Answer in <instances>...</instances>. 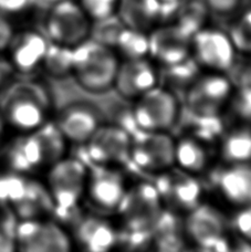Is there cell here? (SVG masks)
<instances>
[{"mask_svg": "<svg viewBox=\"0 0 251 252\" xmlns=\"http://www.w3.org/2000/svg\"><path fill=\"white\" fill-rule=\"evenodd\" d=\"M116 210L122 219L127 244L141 247L152 241V232L165 209L154 184L142 182L126 189Z\"/></svg>", "mask_w": 251, "mask_h": 252, "instance_id": "cell-1", "label": "cell"}, {"mask_svg": "<svg viewBox=\"0 0 251 252\" xmlns=\"http://www.w3.org/2000/svg\"><path fill=\"white\" fill-rule=\"evenodd\" d=\"M119 64L114 49L96 39L88 38L73 48L72 74L90 92H104L113 87Z\"/></svg>", "mask_w": 251, "mask_h": 252, "instance_id": "cell-2", "label": "cell"}, {"mask_svg": "<svg viewBox=\"0 0 251 252\" xmlns=\"http://www.w3.org/2000/svg\"><path fill=\"white\" fill-rule=\"evenodd\" d=\"M88 168L75 158H63L49 167L47 188L53 202V211L63 219L79 208L87 191Z\"/></svg>", "mask_w": 251, "mask_h": 252, "instance_id": "cell-3", "label": "cell"}, {"mask_svg": "<svg viewBox=\"0 0 251 252\" xmlns=\"http://www.w3.org/2000/svg\"><path fill=\"white\" fill-rule=\"evenodd\" d=\"M46 98L34 84H13L4 90L0 98V113L4 122L27 133L46 122Z\"/></svg>", "mask_w": 251, "mask_h": 252, "instance_id": "cell-4", "label": "cell"}, {"mask_svg": "<svg viewBox=\"0 0 251 252\" xmlns=\"http://www.w3.org/2000/svg\"><path fill=\"white\" fill-rule=\"evenodd\" d=\"M178 111L175 94L157 85L136 98L131 118L138 130L166 132L176 122Z\"/></svg>", "mask_w": 251, "mask_h": 252, "instance_id": "cell-5", "label": "cell"}, {"mask_svg": "<svg viewBox=\"0 0 251 252\" xmlns=\"http://www.w3.org/2000/svg\"><path fill=\"white\" fill-rule=\"evenodd\" d=\"M91 21L79 2L63 0L50 7L46 20L47 35L53 43L74 48L89 38Z\"/></svg>", "mask_w": 251, "mask_h": 252, "instance_id": "cell-6", "label": "cell"}, {"mask_svg": "<svg viewBox=\"0 0 251 252\" xmlns=\"http://www.w3.org/2000/svg\"><path fill=\"white\" fill-rule=\"evenodd\" d=\"M184 232L198 248L209 251L228 250L227 221L216 207L203 201L184 220Z\"/></svg>", "mask_w": 251, "mask_h": 252, "instance_id": "cell-7", "label": "cell"}, {"mask_svg": "<svg viewBox=\"0 0 251 252\" xmlns=\"http://www.w3.org/2000/svg\"><path fill=\"white\" fill-rule=\"evenodd\" d=\"M154 185L164 209L176 215H186L201 202L203 188L198 179L178 167L173 166L157 174Z\"/></svg>", "mask_w": 251, "mask_h": 252, "instance_id": "cell-8", "label": "cell"}, {"mask_svg": "<svg viewBox=\"0 0 251 252\" xmlns=\"http://www.w3.org/2000/svg\"><path fill=\"white\" fill-rule=\"evenodd\" d=\"M234 91L227 76L218 72L199 75L185 92L188 111L194 116L219 115Z\"/></svg>", "mask_w": 251, "mask_h": 252, "instance_id": "cell-9", "label": "cell"}, {"mask_svg": "<svg viewBox=\"0 0 251 252\" xmlns=\"http://www.w3.org/2000/svg\"><path fill=\"white\" fill-rule=\"evenodd\" d=\"M175 141L166 132L138 130L132 136L129 159L147 173L159 174L175 166Z\"/></svg>", "mask_w": 251, "mask_h": 252, "instance_id": "cell-10", "label": "cell"}, {"mask_svg": "<svg viewBox=\"0 0 251 252\" xmlns=\"http://www.w3.org/2000/svg\"><path fill=\"white\" fill-rule=\"evenodd\" d=\"M236 49L228 32L220 29H203L191 37V56L200 67L222 73L235 62Z\"/></svg>", "mask_w": 251, "mask_h": 252, "instance_id": "cell-11", "label": "cell"}, {"mask_svg": "<svg viewBox=\"0 0 251 252\" xmlns=\"http://www.w3.org/2000/svg\"><path fill=\"white\" fill-rule=\"evenodd\" d=\"M15 240L19 250L26 252H66L72 244L63 228L40 218L18 223Z\"/></svg>", "mask_w": 251, "mask_h": 252, "instance_id": "cell-12", "label": "cell"}, {"mask_svg": "<svg viewBox=\"0 0 251 252\" xmlns=\"http://www.w3.org/2000/svg\"><path fill=\"white\" fill-rule=\"evenodd\" d=\"M131 145L132 135L126 128L102 124L85 143V151L93 164L113 166L129 159Z\"/></svg>", "mask_w": 251, "mask_h": 252, "instance_id": "cell-13", "label": "cell"}, {"mask_svg": "<svg viewBox=\"0 0 251 252\" xmlns=\"http://www.w3.org/2000/svg\"><path fill=\"white\" fill-rule=\"evenodd\" d=\"M150 52L160 65H170L191 56V37L174 24L154 27L149 32Z\"/></svg>", "mask_w": 251, "mask_h": 252, "instance_id": "cell-14", "label": "cell"}, {"mask_svg": "<svg viewBox=\"0 0 251 252\" xmlns=\"http://www.w3.org/2000/svg\"><path fill=\"white\" fill-rule=\"evenodd\" d=\"M95 166L88 175L85 195L98 208L116 210L127 189L125 178L112 166Z\"/></svg>", "mask_w": 251, "mask_h": 252, "instance_id": "cell-15", "label": "cell"}, {"mask_svg": "<svg viewBox=\"0 0 251 252\" xmlns=\"http://www.w3.org/2000/svg\"><path fill=\"white\" fill-rule=\"evenodd\" d=\"M157 85L158 71L147 58L120 62L113 84L120 95L136 100Z\"/></svg>", "mask_w": 251, "mask_h": 252, "instance_id": "cell-16", "label": "cell"}, {"mask_svg": "<svg viewBox=\"0 0 251 252\" xmlns=\"http://www.w3.org/2000/svg\"><path fill=\"white\" fill-rule=\"evenodd\" d=\"M57 127L66 139L74 144H85L102 125L101 115L89 103H73L60 111Z\"/></svg>", "mask_w": 251, "mask_h": 252, "instance_id": "cell-17", "label": "cell"}, {"mask_svg": "<svg viewBox=\"0 0 251 252\" xmlns=\"http://www.w3.org/2000/svg\"><path fill=\"white\" fill-rule=\"evenodd\" d=\"M7 160L13 172L24 175L52 165L46 143L38 128L12 143L8 150Z\"/></svg>", "mask_w": 251, "mask_h": 252, "instance_id": "cell-18", "label": "cell"}, {"mask_svg": "<svg viewBox=\"0 0 251 252\" xmlns=\"http://www.w3.org/2000/svg\"><path fill=\"white\" fill-rule=\"evenodd\" d=\"M73 239L89 252H107L119 241V232L109 220L97 216L80 217L73 227Z\"/></svg>", "mask_w": 251, "mask_h": 252, "instance_id": "cell-19", "label": "cell"}, {"mask_svg": "<svg viewBox=\"0 0 251 252\" xmlns=\"http://www.w3.org/2000/svg\"><path fill=\"white\" fill-rule=\"evenodd\" d=\"M49 41L37 31H26L10 42L12 66L21 73H30L42 64Z\"/></svg>", "mask_w": 251, "mask_h": 252, "instance_id": "cell-20", "label": "cell"}, {"mask_svg": "<svg viewBox=\"0 0 251 252\" xmlns=\"http://www.w3.org/2000/svg\"><path fill=\"white\" fill-rule=\"evenodd\" d=\"M216 183L221 195L232 205L251 204V163L228 164L219 172Z\"/></svg>", "mask_w": 251, "mask_h": 252, "instance_id": "cell-21", "label": "cell"}, {"mask_svg": "<svg viewBox=\"0 0 251 252\" xmlns=\"http://www.w3.org/2000/svg\"><path fill=\"white\" fill-rule=\"evenodd\" d=\"M116 12L125 27L150 32L160 21V2L158 0H119Z\"/></svg>", "mask_w": 251, "mask_h": 252, "instance_id": "cell-22", "label": "cell"}, {"mask_svg": "<svg viewBox=\"0 0 251 252\" xmlns=\"http://www.w3.org/2000/svg\"><path fill=\"white\" fill-rule=\"evenodd\" d=\"M174 161L176 167L196 175L207 167L209 154L204 142L194 136H185L175 141Z\"/></svg>", "mask_w": 251, "mask_h": 252, "instance_id": "cell-23", "label": "cell"}, {"mask_svg": "<svg viewBox=\"0 0 251 252\" xmlns=\"http://www.w3.org/2000/svg\"><path fill=\"white\" fill-rule=\"evenodd\" d=\"M12 208L17 217L22 220L41 218L43 215L53 211V202L47 186L30 179L25 197Z\"/></svg>", "mask_w": 251, "mask_h": 252, "instance_id": "cell-24", "label": "cell"}, {"mask_svg": "<svg viewBox=\"0 0 251 252\" xmlns=\"http://www.w3.org/2000/svg\"><path fill=\"white\" fill-rule=\"evenodd\" d=\"M162 71L158 72V82L162 81L163 88L169 90L170 92H185L192 82L200 75L198 63L190 56L184 61L170 65H160Z\"/></svg>", "mask_w": 251, "mask_h": 252, "instance_id": "cell-25", "label": "cell"}, {"mask_svg": "<svg viewBox=\"0 0 251 252\" xmlns=\"http://www.w3.org/2000/svg\"><path fill=\"white\" fill-rule=\"evenodd\" d=\"M220 154L227 164L251 163V125L230 129L222 137Z\"/></svg>", "mask_w": 251, "mask_h": 252, "instance_id": "cell-26", "label": "cell"}, {"mask_svg": "<svg viewBox=\"0 0 251 252\" xmlns=\"http://www.w3.org/2000/svg\"><path fill=\"white\" fill-rule=\"evenodd\" d=\"M209 13L205 0H181L174 17V24L192 37L197 31L204 28Z\"/></svg>", "mask_w": 251, "mask_h": 252, "instance_id": "cell-27", "label": "cell"}, {"mask_svg": "<svg viewBox=\"0 0 251 252\" xmlns=\"http://www.w3.org/2000/svg\"><path fill=\"white\" fill-rule=\"evenodd\" d=\"M118 56L124 60L142 59L149 57V32L123 27L115 39L114 46Z\"/></svg>", "mask_w": 251, "mask_h": 252, "instance_id": "cell-28", "label": "cell"}, {"mask_svg": "<svg viewBox=\"0 0 251 252\" xmlns=\"http://www.w3.org/2000/svg\"><path fill=\"white\" fill-rule=\"evenodd\" d=\"M49 74L56 78H63L72 74L73 48L49 42L41 64Z\"/></svg>", "mask_w": 251, "mask_h": 252, "instance_id": "cell-29", "label": "cell"}, {"mask_svg": "<svg viewBox=\"0 0 251 252\" xmlns=\"http://www.w3.org/2000/svg\"><path fill=\"white\" fill-rule=\"evenodd\" d=\"M30 179L24 174L11 173L0 175V204L15 206L25 197Z\"/></svg>", "mask_w": 251, "mask_h": 252, "instance_id": "cell-30", "label": "cell"}, {"mask_svg": "<svg viewBox=\"0 0 251 252\" xmlns=\"http://www.w3.org/2000/svg\"><path fill=\"white\" fill-rule=\"evenodd\" d=\"M228 34L237 52L251 56V9L232 22Z\"/></svg>", "mask_w": 251, "mask_h": 252, "instance_id": "cell-31", "label": "cell"}, {"mask_svg": "<svg viewBox=\"0 0 251 252\" xmlns=\"http://www.w3.org/2000/svg\"><path fill=\"white\" fill-rule=\"evenodd\" d=\"M228 105L241 123L251 125V85L232 91Z\"/></svg>", "mask_w": 251, "mask_h": 252, "instance_id": "cell-32", "label": "cell"}, {"mask_svg": "<svg viewBox=\"0 0 251 252\" xmlns=\"http://www.w3.org/2000/svg\"><path fill=\"white\" fill-rule=\"evenodd\" d=\"M197 123L194 128L192 136L198 138L201 142H212L221 136L222 124L219 115L214 116H195Z\"/></svg>", "mask_w": 251, "mask_h": 252, "instance_id": "cell-33", "label": "cell"}, {"mask_svg": "<svg viewBox=\"0 0 251 252\" xmlns=\"http://www.w3.org/2000/svg\"><path fill=\"white\" fill-rule=\"evenodd\" d=\"M79 3L90 19L100 21L115 15L119 0H79Z\"/></svg>", "mask_w": 251, "mask_h": 252, "instance_id": "cell-34", "label": "cell"}, {"mask_svg": "<svg viewBox=\"0 0 251 252\" xmlns=\"http://www.w3.org/2000/svg\"><path fill=\"white\" fill-rule=\"evenodd\" d=\"M239 208L235 216L234 226L238 235L251 246V204Z\"/></svg>", "mask_w": 251, "mask_h": 252, "instance_id": "cell-35", "label": "cell"}, {"mask_svg": "<svg viewBox=\"0 0 251 252\" xmlns=\"http://www.w3.org/2000/svg\"><path fill=\"white\" fill-rule=\"evenodd\" d=\"M209 12L217 16L227 17L237 11L239 8L241 0H205Z\"/></svg>", "mask_w": 251, "mask_h": 252, "instance_id": "cell-36", "label": "cell"}, {"mask_svg": "<svg viewBox=\"0 0 251 252\" xmlns=\"http://www.w3.org/2000/svg\"><path fill=\"white\" fill-rule=\"evenodd\" d=\"M35 4V0H0V13H20Z\"/></svg>", "mask_w": 251, "mask_h": 252, "instance_id": "cell-37", "label": "cell"}, {"mask_svg": "<svg viewBox=\"0 0 251 252\" xmlns=\"http://www.w3.org/2000/svg\"><path fill=\"white\" fill-rule=\"evenodd\" d=\"M13 38V29L6 18L0 13V51L10 46Z\"/></svg>", "mask_w": 251, "mask_h": 252, "instance_id": "cell-38", "label": "cell"}, {"mask_svg": "<svg viewBox=\"0 0 251 252\" xmlns=\"http://www.w3.org/2000/svg\"><path fill=\"white\" fill-rule=\"evenodd\" d=\"M16 249L15 238L0 231V251H13Z\"/></svg>", "mask_w": 251, "mask_h": 252, "instance_id": "cell-39", "label": "cell"}, {"mask_svg": "<svg viewBox=\"0 0 251 252\" xmlns=\"http://www.w3.org/2000/svg\"><path fill=\"white\" fill-rule=\"evenodd\" d=\"M63 1V0H35V3L40 4V6H44V7H52L53 4H56L58 2Z\"/></svg>", "mask_w": 251, "mask_h": 252, "instance_id": "cell-40", "label": "cell"}, {"mask_svg": "<svg viewBox=\"0 0 251 252\" xmlns=\"http://www.w3.org/2000/svg\"><path fill=\"white\" fill-rule=\"evenodd\" d=\"M3 126H4V120H3V118H2L1 113H0V141H1V137H2Z\"/></svg>", "mask_w": 251, "mask_h": 252, "instance_id": "cell-41", "label": "cell"}, {"mask_svg": "<svg viewBox=\"0 0 251 252\" xmlns=\"http://www.w3.org/2000/svg\"><path fill=\"white\" fill-rule=\"evenodd\" d=\"M160 4H173V3H177L181 1V0H158Z\"/></svg>", "mask_w": 251, "mask_h": 252, "instance_id": "cell-42", "label": "cell"}]
</instances>
